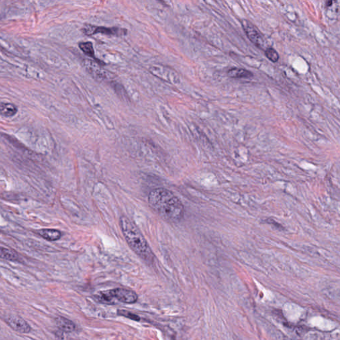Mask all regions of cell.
<instances>
[{"instance_id": "obj_1", "label": "cell", "mask_w": 340, "mask_h": 340, "mask_svg": "<svg viewBox=\"0 0 340 340\" xmlns=\"http://www.w3.org/2000/svg\"><path fill=\"white\" fill-rule=\"evenodd\" d=\"M148 201L149 207L167 221L178 222L184 217V207L182 201L166 188L151 190Z\"/></svg>"}, {"instance_id": "obj_2", "label": "cell", "mask_w": 340, "mask_h": 340, "mask_svg": "<svg viewBox=\"0 0 340 340\" xmlns=\"http://www.w3.org/2000/svg\"><path fill=\"white\" fill-rule=\"evenodd\" d=\"M120 227L130 248L146 262H151L154 255L137 225L125 216L120 218Z\"/></svg>"}, {"instance_id": "obj_3", "label": "cell", "mask_w": 340, "mask_h": 340, "mask_svg": "<svg viewBox=\"0 0 340 340\" xmlns=\"http://www.w3.org/2000/svg\"><path fill=\"white\" fill-rule=\"evenodd\" d=\"M83 33L86 36H91L97 33L108 35V36H123L127 34V29L121 27H106L95 26V25L86 24L82 29Z\"/></svg>"}, {"instance_id": "obj_4", "label": "cell", "mask_w": 340, "mask_h": 340, "mask_svg": "<svg viewBox=\"0 0 340 340\" xmlns=\"http://www.w3.org/2000/svg\"><path fill=\"white\" fill-rule=\"evenodd\" d=\"M243 30L251 42L259 49H264L266 47V41L261 33L250 22L243 20L241 22Z\"/></svg>"}, {"instance_id": "obj_5", "label": "cell", "mask_w": 340, "mask_h": 340, "mask_svg": "<svg viewBox=\"0 0 340 340\" xmlns=\"http://www.w3.org/2000/svg\"><path fill=\"white\" fill-rule=\"evenodd\" d=\"M108 291L115 302L118 301L125 304H134L137 302V294L132 290L118 288L109 290Z\"/></svg>"}, {"instance_id": "obj_6", "label": "cell", "mask_w": 340, "mask_h": 340, "mask_svg": "<svg viewBox=\"0 0 340 340\" xmlns=\"http://www.w3.org/2000/svg\"><path fill=\"white\" fill-rule=\"evenodd\" d=\"M149 71L157 77L167 81L171 84L178 82L179 77L174 70L169 69L163 65H153L149 68Z\"/></svg>"}, {"instance_id": "obj_7", "label": "cell", "mask_w": 340, "mask_h": 340, "mask_svg": "<svg viewBox=\"0 0 340 340\" xmlns=\"http://www.w3.org/2000/svg\"><path fill=\"white\" fill-rule=\"evenodd\" d=\"M5 321L13 330L21 334H27L31 331V326L22 318L18 316H9L5 318Z\"/></svg>"}, {"instance_id": "obj_8", "label": "cell", "mask_w": 340, "mask_h": 340, "mask_svg": "<svg viewBox=\"0 0 340 340\" xmlns=\"http://www.w3.org/2000/svg\"><path fill=\"white\" fill-rule=\"evenodd\" d=\"M55 324L59 330L64 333H71L75 330V323L64 317H57L55 319Z\"/></svg>"}, {"instance_id": "obj_9", "label": "cell", "mask_w": 340, "mask_h": 340, "mask_svg": "<svg viewBox=\"0 0 340 340\" xmlns=\"http://www.w3.org/2000/svg\"><path fill=\"white\" fill-rule=\"evenodd\" d=\"M79 46L81 51H82L86 56L91 57V58L93 59L99 65H105V63L99 60V59H98L97 57H95V50H94L93 45H92L91 42H80V43L79 44Z\"/></svg>"}, {"instance_id": "obj_10", "label": "cell", "mask_w": 340, "mask_h": 340, "mask_svg": "<svg viewBox=\"0 0 340 340\" xmlns=\"http://www.w3.org/2000/svg\"><path fill=\"white\" fill-rule=\"evenodd\" d=\"M38 234L43 239L49 241H57L62 237V233L60 231L52 229H43L38 231Z\"/></svg>"}, {"instance_id": "obj_11", "label": "cell", "mask_w": 340, "mask_h": 340, "mask_svg": "<svg viewBox=\"0 0 340 340\" xmlns=\"http://www.w3.org/2000/svg\"><path fill=\"white\" fill-rule=\"evenodd\" d=\"M227 74L229 77L234 79L250 78L253 77V73L251 72L246 69H237V68L229 70Z\"/></svg>"}, {"instance_id": "obj_12", "label": "cell", "mask_w": 340, "mask_h": 340, "mask_svg": "<svg viewBox=\"0 0 340 340\" xmlns=\"http://www.w3.org/2000/svg\"><path fill=\"white\" fill-rule=\"evenodd\" d=\"M0 258L12 261H16L19 258L18 255L15 251L10 249L0 247Z\"/></svg>"}, {"instance_id": "obj_13", "label": "cell", "mask_w": 340, "mask_h": 340, "mask_svg": "<svg viewBox=\"0 0 340 340\" xmlns=\"http://www.w3.org/2000/svg\"><path fill=\"white\" fill-rule=\"evenodd\" d=\"M17 112L16 107L14 105L9 104V103H3L0 105V114L3 116H12L15 115Z\"/></svg>"}, {"instance_id": "obj_14", "label": "cell", "mask_w": 340, "mask_h": 340, "mask_svg": "<svg viewBox=\"0 0 340 340\" xmlns=\"http://www.w3.org/2000/svg\"><path fill=\"white\" fill-rule=\"evenodd\" d=\"M265 55L272 62L276 63L279 59V55L276 50L273 48H267L265 51Z\"/></svg>"}, {"instance_id": "obj_15", "label": "cell", "mask_w": 340, "mask_h": 340, "mask_svg": "<svg viewBox=\"0 0 340 340\" xmlns=\"http://www.w3.org/2000/svg\"><path fill=\"white\" fill-rule=\"evenodd\" d=\"M117 313L118 315L127 318V319H132V320L139 321L140 319H141L139 316L136 315V314H133L132 312L127 311V310H118Z\"/></svg>"}, {"instance_id": "obj_16", "label": "cell", "mask_w": 340, "mask_h": 340, "mask_svg": "<svg viewBox=\"0 0 340 340\" xmlns=\"http://www.w3.org/2000/svg\"><path fill=\"white\" fill-rule=\"evenodd\" d=\"M66 333H64V332H62V331H59V332H57L56 333V335H55V337H56V340H72L70 339L68 336H66L65 335Z\"/></svg>"}]
</instances>
